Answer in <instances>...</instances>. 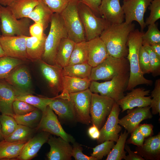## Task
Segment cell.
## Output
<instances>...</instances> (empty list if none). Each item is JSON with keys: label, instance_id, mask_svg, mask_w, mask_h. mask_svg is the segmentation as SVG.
Listing matches in <instances>:
<instances>
[{"label": "cell", "instance_id": "cell-1", "mask_svg": "<svg viewBox=\"0 0 160 160\" xmlns=\"http://www.w3.org/2000/svg\"><path fill=\"white\" fill-rule=\"evenodd\" d=\"M135 28L134 24L123 22L110 24L103 31L99 37L104 43L109 55L116 58L127 56L129 36Z\"/></svg>", "mask_w": 160, "mask_h": 160}, {"label": "cell", "instance_id": "cell-2", "mask_svg": "<svg viewBox=\"0 0 160 160\" xmlns=\"http://www.w3.org/2000/svg\"><path fill=\"white\" fill-rule=\"evenodd\" d=\"M143 33L137 29L132 31L129 36L127 59L129 64V76L127 90H131L140 85H151L153 84L152 80L145 77L139 65L138 56L140 47L143 45Z\"/></svg>", "mask_w": 160, "mask_h": 160}, {"label": "cell", "instance_id": "cell-3", "mask_svg": "<svg viewBox=\"0 0 160 160\" xmlns=\"http://www.w3.org/2000/svg\"><path fill=\"white\" fill-rule=\"evenodd\" d=\"M49 33L46 37L41 60L51 65H55L57 50L61 40L68 37L63 19L60 14L54 13L50 21Z\"/></svg>", "mask_w": 160, "mask_h": 160}, {"label": "cell", "instance_id": "cell-4", "mask_svg": "<svg viewBox=\"0 0 160 160\" xmlns=\"http://www.w3.org/2000/svg\"><path fill=\"white\" fill-rule=\"evenodd\" d=\"M129 72V66L127 59L109 55L99 64L92 68L89 78L91 81H108Z\"/></svg>", "mask_w": 160, "mask_h": 160}, {"label": "cell", "instance_id": "cell-5", "mask_svg": "<svg viewBox=\"0 0 160 160\" xmlns=\"http://www.w3.org/2000/svg\"><path fill=\"white\" fill-rule=\"evenodd\" d=\"M78 0H70L60 14L68 37L75 43L87 41L84 28L78 9Z\"/></svg>", "mask_w": 160, "mask_h": 160}, {"label": "cell", "instance_id": "cell-6", "mask_svg": "<svg viewBox=\"0 0 160 160\" xmlns=\"http://www.w3.org/2000/svg\"><path fill=\"white\" fill-rule=\"evenodd\" d=\"M129 72L116 76L103 82L91 81L89 89L92 93L110 97L116 102L124 96L127 90Z\"/></svg>", "mask_w": 160, "mask_h": 160}, {"label": "cell", "instance_id": "cell-7", "mask_svg": "<svg viewBox=\"0 0 160 160\" xmlns=\"http://www.w3.org/2000/svg\"><path fill=\"white\" fill-rule=\"evenodd\" d=\"M31 20L28 17L17 19L8 6L0 5V29L2 36H30Z\"/></svg>", "mask_w": 160, "mask_h": 160}, {"label": "cell", "instance_id": "cell-8", "mask_svg": "<svg viewBox=\"0 0 160 160\" xmlns=\"http://www.w3.org/2000/svg\"><path fill=\"white\" fill-rule=\"evenodd\" d=\"M79 14L85 30L87 41L99 37L110 25L103 18L100 17L85 4L79 2Z\"/></svg>", "mask_w": 160, "mask_h": 160}, {"label": "cell", "instance_id": "cell-9", "mask_svg": "<svg viewBox=\"0 0 160 160\" xmlns=\"http://www.w3.org/2000/svg\"><path fill=\"white\" fill-rule=\"evenodd\" d=\"M92 93L88 88L69 94L67 99L72 105L76 121L88 125L91 123L90 110Z\"/></svg>", "mask_w": 160, "mask_h": 160}, {"label": "cell", "instance_id": "cell-10", "mask_svg": "<svg viewBox=\"0 0 160 160\" xmlns=\"http://www.w3.org/2000/svg\"><path fill=\"white\" fill-rule=\"evenodd\" d=\"M116 102L110 97L92 93L90 110L92 124L100 129L104 125Z\"/></svg>", "mask_w": 160, "mask_h": 160}, {"label": "cell", "instance_id": "cell-11", "mask_svg": "<svg viewBox=\"0 0 160 160\" xmlns=\"http://www.w3.org/2000/svg\"><path fill=\"white\" fill-rule=\"evenodd\" d=\"M4 79L12 87L17 96L33 93L31 76L24 64L15 68Z\"/></svg>", "mask_w": 160, "mask_h": 160}, {"label": "cell", "instance_id": "cell-12", "mask_svg": "<svg viewBox=\"0 0 160 160\" xmlns=\"http://www.w3.org/2000/svg\"><path fill=\"white\" fill-rule=\"evenodd\" d=\"M153 0H126L123 1L122 6L124 15L125 22L132 23L135 21L139 24L141 31L146 25L144 20V15Z\"/></svg>", "mask_w": 160, "mask_h": 160}, {"label": "cell", "instance_id": "cell-13", "mask_svg": "<svg viewBox=\"0 0 160 160\" xmlns=\"http://www.w3.org/2000/svg\"><path fill=\"white\" fill-rule=\"evenodd\" d=\"M36 129L38 131H45L61 137L69 143H73L75 142L73 136L64 131L57 116L48 105L43 112L41 120Z\"/></svg>", "mask_w": 160, "mask_h": 160}, {"label": "cell", "instance_id": "cell-14", "mask_svg": "<svg viewBox=\"0 0 160 160\" xmlns=\"http://www.w3.org/2000/svg\"><path fill=\"white\" fill-rule=\"evenodd\" d=\"M27 36H1L0 37V43L5 56L30 61L26 51Z\"/></svg>", "mask_w": 160, "mask_h": 160}, {"label": "cell", "instance_id": "cell-15", "mask_svg": "<svg viewBox=\"0 0 160 160\" xmlns=\"http://www.w3.org/2000/svg\"><path fill=\"white\" fill-rule=\"evenodd\" d=\"M120 111V107L116 102L106 121L100 129V136L97 140L98 144L107 140L117 141L119 137V133L122 129V127L119 124V116Z\"/></svg>", "mask_w": 160, "mask_h": 160}, {"label": "cell", "instance_id": "cell-16", "mask_svg": "<svg viewBox=\"0 0 160 160\" xmlns=\"http://www.w3.org/2000/svg\"><path fill=\"white\" fill-rule=\"evenodd\" d=\"M126 96L116 102L122 109V112L135 107H143L150 106L151 100L149 95L150 90L145 88H134Z\"/></svg>", "mask_w": 160, "mask_h": 160}, {"label": "cell", "instance_id": "cell-17", "mask_svg": "<svg viewBox=\"0 0 160 160\" xmlns=\"http://www.w3.org/2000/svg\"><path fill=\"white\" fill-rule=\"evenodd\" d=\"M38 62L42 74L47 81L52 93L55 97L57 96L62 90V68L56 65L48 64L41 59Z\"/></svg>", "mask_w": 160, "mask_h": 160}, {"label": "cell", "instance_id": "cell-18", "mask_svg": "<svg viewBox=\"0 0 160 160\" xmlns=\"http://www.w3.org/2000/svg\"><path fill=\"white\" fill-rule=\"evenodd\" d=\"M150 106L127 110V114L119 119V124L123 127L129 133L131 132L143 120L152 117Z\"/></svg>", "mask_w": 160, "mask_h": 160}, {"label": "cell", "instance_id": "cell-19", "mask_svg": "<svg viewBox=\"0 0 160 160\" xmlns=\"http://www.w3.org/2000/svg\"><path fill=\"white\" fill-rule=\"evenodd\" d=\"M50 150L47 156L49 160L71 159L72 146L62 137L50 135L47 142Z\"/></svg>", "mask_w": 160, "mask_h": 160}, {"label": "cell", "instance_id": "cell-20", "mask_svg": "<svg viewBox=\"0 0 160 160\" xmlns=\"http://www.w3.org/2000/svg\"><path fill=\"white\" fill-rule=\"evenodd\" d=\"M50 135L47 132L38 131L25 143L16 160H30L34 158L43 145L47 142Z\"/></svg>", "mask_w": 160, "mask_h": 160}, {"label": "cell", "instance_id": "cell-21", "mask_svg": "<svg viewBox=\"0 0 160 160\" xmlns=\"http://www.w3.org/2000/svg\"><path fill=\"white\" fill-rule=\"evenodd\" d=\"M99 11L100 15L110 24L124 21V15L120 0H102Z\"/></svg>", "mask_w": 160, "mask_h": 160}, {"label": "cell", "instance_id": "cell-22", "mask_svg": "<svg viewBox=\"0 0 160 160\" xmlns=\"http://www.w3.org/2000/svg\"><path fill=\"white\" fill-rule=\"evenodd\" d=\"M88 63L92 67L103 61L109 55L106 46L100 37L87 41Z\"/></svg>", "mask_w": 160, "mask_h": 160}, {"label": "cell", "instance_id": "cell-23", "mask_svg": "<svg viewBox=\"0 0 160 160\" xmlns=\"http://www.w3.org/2000/svg\"><path fill=\"white\" fill-rule=\"evenodd\" d=\"M91 82L88 78H79L63 76L62 92L55 97L67 99L70 93L83 91L88 89Z\"/></svg>", "mask_w": 160, "mask_h": 160}, {"label": "cell", "instance_id": "cell-24", "mask_svg": "<svg viewBox=\"0 0 160 160\" xmlns=\"http://www.w3.org/2000/svg\"><path fill=\"white\" fill-rule=\"evenodd\" d=\"M17 96L12 87L4 79L0 80V112L13 116V102Z\"/></svg>", "mask_w": 160, "mask_h": 160}, {"label": "cell", "instance_id": "cell-25", "mask_svg": "<svg viewBox=\"0 0 160 160\" xmlns=\"http://www.w3.org/2000/svg\"><path fill=\"white\" fill-rule=\"evenodd\" d=\"M136 152L145 159L158 160L160 155V133L151 136L144 140L142 146L137 147Z\"/></svg>", "mask_w": 160, "mask_h": 160}, {"label": "cell", "instance_id": "cell-26", "mask_svg": "<svg viewBox=\"0 0 160 160\" xmlns=\"http://www.w3.org/2000/svg\"><path fill=\"white\" fill-rule=\"evenodd\" d=\"M48 106L60 120L65 121H76L72 107L67 99L54 97Z\"/></svg>", "mask_w": 160, "mask_h": 160}, {"label": "cell", "instance_id": "cell-27", "mask_svg": "<svg viewBox=\"0 0 160 160\" xmlns=\"http://www.w3.org/2000/svg\"><path fill=\"white\" fill-rule=\"evenodd\" d=\"M46 37L44 33L41 38L31 36L26 37V51L30 61L38 62L41 59L44 52Z\"/></svg>", "mask_w": 160, "mask_h": 160}, {"label": "cell", "instance_id": "cell-28", "mask_svg": "<svg viewBox=\"0 0 160 160\" xmlns=\"http://www.w3.org/2000/svg\"><path fill=\"white\" fill-rule=\"evenodd\" d=\"M75 43L68 37L63 39L58 47L55 59V65L61 68L68 65Z\"/></svg>", "mask_w": 160, "mask_h": 160}, {"label": "cell", "instance_id": "cell-29", "mask_svg": "<svg viewBox=\"0 0 160 160\" xmlns=\"http://www.w3.org/2000/svg\"><path fill=\"white\" fill-rule=\"evenodd\" d=\"M54 13L49 7L41 0H39L28 17L41 25L45 30L50 23Z\"/></svg>", "mask_w": 160, "mask_h": 160}, {"label": "cell", "instance_id": "cell-30", "mask_svg": "<svg viewBox=\"0 0 160 160\" xmlns=\"http://www.w3.org/2000/svg\"><path fill=\"white\" fill-rule=\"evenodd\" d=\"M28 141L10 142L0 141V160H16Z\"/></svg>", "mask_w": 160, "mask_h": 160}, {"label": "cell", "instance_id": "cell-31", "mask_svg": "<svg viewBox=\"0 0 160 160\" xmlns=\"http://www.w3.org/2000/svg\"><path fill=\"white\" fill-rule=\"evenodd\" d=\"M39 0H17L8 6L15 18L28 17Z\"/></svg>", "mask_w": 160, "mask_h": 160}, {"label": "cell", "instance_id": "cell-32", "mask_svg": "<svg viewBox=\"0 0 160 160\" xmlns=\"http://www.w3.org/2000/svg\"><path fill=\"white\" fill-rule=\"evenodd\" d=\"M92 67L88 63L68 65L62 68L63 76L79 78H89Z\"/></svg>", "mask_w": 160, "mask_h": 160}, {"label": "cell", "instance_id": "cell-33", "mask_svg": "<svg viewBox=\"0 0 160 160\" xmlns=\"http://www.w3.org/2000/svg\"><path fill=\"white\" fill-rule=\"evenodd\" d=\"M88 60L87 41L75 43L68 65L88 63Z\"/></svg>", "mask_w": 160, "mask_h": 160}, {"label": "cell", "instance_id": "cell-34", "mask_svg": "<svg viewBox=\"0 0 160 160\" xmlns=\"http://www.w3.org/2000/svg\"><path fill=\"white\" fill-rule=\"evenodd\" d=\"M42 113L41 110L36 108L27 114L23 115H14L13 117L18 124L34 128L39 125Z\"/></svg>", "mask_w": 160, "mask_h": 160}, {"label": "cell", "instance_id": "cell-35", "mask_svg": "<svg viewBox=\"0 0 160 160\" xmlns=\"http://www.w3.org/2000/svg\"><path fill=\"white\" fill-rule=\"evenodd\" d=\"M129 133L126 130L121 133L116 143L108 155L106 160H121L125 158L126 152L124 150V146Z\"/></svg>", "mask_w": 160, "mask_h": 160}, {"label": "cell", "instance_id": "cell-36", "mask_svg": "<svg viewBox=\"0 0 160 160\" xmlns=\"http://www.w3.org/2000/svg\"><path fill=\"white\" fill-rule=\"evenodd\" d=\"M27 61L6 56L0 57V80L4 79L15 68Z\"/></svg>", "mask_w": 160, "mask_h": 160}, {"label": "cell", "instance_id": "cell-37", "mask_svg": "<svg viewBox=\"0 0 160 160\" xmlns=\"http://www.w3.org/2000/svg\"><path fill=\"white\" fill-rule=\"evenodd\" d=\"M37 131L36 128H33L18 124L16 130L4 140L10 142L28 141L34 136Z\"/></svg>", "mask_w": 160, "mask_h": 160}, {"label": "cell", "instance_id": "cell-38", "mask_svg": "<svg viewBox=\"0 0 160 160\" xmlns=\"http://www.w3.org/2000/svg\"><path fill=\"white\" fill-rule=\"evenodd\" d=\"M53 99L54 97H42L32 94H28L17 96L15 100L25 102L40 110L43 112Z\"/></svg>", "mask_w": 160, "mask_h": 160}, {"label": "cell", "instance_id": "cell-39", "mask_svg": "<svg viewBox=\"0 0 160 160\" xmlns=\"http://www.w3.org/2000/svg\"><path fill=\"white\" fill-rule=\"evenodd\" d=\"M0 122L4 139L16 130L18 125L13 116L5 114L0 115Z\"/></svg>", "mask_w": 160, "mask_h": 160}, {"label": "cell", "instance_id": "cell-40", "mask_svg": "<svg viewBox=\"0 0 160 160\" xmlns=\"http://www.w3.org/2000/svg\"><path fill=\"white\" fill-rule=\"evenodd\" d=\"M143 43L150 46L160 43V31L155 23L148 25L147 31L143 33L142 36Z\"/></svg>", "mask_w": 160, "mask_h": 160}, {"label": "cell", "instance_id": "cell-41", "mask_svg": "<svg viewBox=\"0 0 160 160\" xmlns=\"http://www.w3.org/2000/svg\"><path fill=\"white\" fill-rule=\"evenodd\" d=\"M114 142L107 140L104 141L92 148L91 156L97 160H101L103 157L108 155L114 145Z\"/></svg>", "mask_w": 160, "mask_h": 160}, {"label": "cell", "instance_id": "cell-42", "mask_svg": "<svg viewBox=\"0 0 160 160\" xmlns=\"http://www.w3.org/2000/svg\"><path fill=\"white\" fill-rule=\"evenodd\" d=\"M143 45L148 53L149 56L151 72L153 76L156 77L160 75V57L153 51L150 46L145 43Z\"/></svg>", "mask_w": 160, "mask_h": 160}, {"label": "cell", "instance_id": "cell-43", "mask_svg": "<svg viewBox=\"0 0 160 160\" xmlns=\"http://www.w3.org/2000/svg\"><path fill=\"white\" fill-rule=\"evenodd\" d=\"M151 99L150 106L152 109V114H160V79H157L154 87L151 92Z\"/></svg>", "mask_w": 160, "mask_h": 160}, {"label": "cell", "instance_id": "cell-44", "mask_svg": "<svg viewBox=\"0 0 160 160\" xmlns=\"http://www.w3.org/2000/svg\"><path fill=\"white\" fill-rule=\"evenodd\" d=\"M139 67L144 75L151 73V69L149 54L142 45L140 47L138 56Z\"/></svg>", "mask_w": 160, "mask_h": 160}, {"label": "cell", "instance_id": "cell-45", "mask_svg": "<svg viewBox=\"0 0 160 160\" xmlns=\"http://www.w3.org/2000/svg\"><path fill=\"white\" fill-rule=\"evenodd\" d=\"M148 8L150 13L145 22L146 25L155 23L160 18V0H153Z\"/></svg>", "mask_w": 160, "mask_h": 160}, {"label": "cell", "instance_id": "cell-46", "mask_svg": "<svg viewBox=\"0 0 160 160\" xmlns=\"http://www.w3.org/2000/svg\"><path fill=\"white\" fill-rule=\"evenodd\" d=\"M12 108L15 115H23L32 111L36 108L25 102L15 100L13 103Z\"/></svg>", "mask_w": 160, "mask_h": 160}, {"label": "cell", "instance_id": "cell-47", "mask_svg": "<svg viewBox=\"0 0 160 160\" xmlns=\"http://www.w3.org/2000/svg\"><path fill=\"white\" fill-rule=\"evenodd\" d=\"M53 13L60 14L67 6L70 0H41Z\"/></svg>", "mask_w": 160, "mask_h": 160}, {"label": "cell", "instance_id": "cell-48", "mask_svg": "<svg viewBox=\"0 0 160 160\" xmlns=\"http://www.w3.org/2000/svg\"><path fill=\"white\" fill-rule=\"evenodd\" d=\"M145 137L140 131L138 126L131 133V136L127 140V144H132L137 147L142 146L145 140Z\"/></svg>", "mask_w": 160, "mask_h": 160}, {"label": "cell", "instance_id": "cell-49", "mask_svg": "<svg viewBox=\"0 0 160 160\" xmlns=\"http://www.w3.org/2000/svg\"><path fill=\"white\" fill-rule=\"evenodd\" d=\"M72 152V156L76 160H97L92 156H88L82 152V148L78 143L74 142L73 143Z\"/></svg>", "mask_w": 160, "mask_h": 160}, {"label": "cell", "instance_id": "cell-50", "mask_svg": "<svg viewBox=\"0 0 160 160\" xmlns=\"http://www.w3.org/2000/svg\"><path fill=\"white\" fill-rule=\"evenodd\" d=\"M44 31L43 26L41 24L34 23L29 27L30 36L38 38H41L44 34Z\"/></svg>", "mask_w": 160, "mask_h": 160}, {"label": "cell", "instance_id": "cell-51", "mask_svg": "<svg viewBox=\"0 0 160 160\" xmlns=\"http://www.w3.org/2000/svg\"><path fill=\"white\" fill-rule=\"evenodd\" d=\"M79 2L82 3L89 8L92 12L97 16L100 15L99 8L102 0H78Z\"/></svg>", "mask_w": 160, "mask_h": 160}, {"label": "cell", "instance_id": "cell-52", "mask_svg": "<svg viewBox=\"0 0 160 160\" xmlns=\"http://www.w3.org/2000/svg\"><path fill=\"white\" fill-rule=\"evenodd\" d=\"M139 129L145 138L152 136L153 135V125L151 124H139Z\"/></svg>", "mask_w": 160, "mask_h": 160}, {"label": "cell", "instance_id": "cell-53", "mask_svg": "<svg viewBox=\"0 0 160 160\" xmlns=\"http://www.w3.org/2000/svg\"><path fill=\"white\" fill-rule=\"evenodd\" d=\"M124 148L128 153V155L126 156L124 159L125 160H144L145 159L136 152L131 151L129 146L125 145Z\"/></svg>", "mask_w": 160, "mask_h": 160}, {"label": "cell", "instance_id": "cell-54", "mask_svg": "<svg viewBox=\"0 0 160 160\" xmlns=\"http://www.w3.org/2000/svg\"><path fill=\"white\" fill-rule=\"evenodd\" d=\"M87 132L89 136L93 140H97L100 137V129L94 124L89 128Z\"/></svg>", "mask_w": 160, "mask_h": 160}, {"label": "cell", "instance_id": "cell-55", "mask_svg": "<svg viewBox=\"0 0 160 160\" xmlns=\"http://www.w3.org/2000/svg\"><path fill=\"white\" fill-rule=\"evenodd\" d=\"M150 46L155 53L160 57V43L153 44Z\"/></svg>", "mask_w": 160, "mask_h": 160}, {"label": "cell", "instance_id": "cell-56", "mask_svg": "<svg viewBox=\"0 0 160 160\" xmlns=\"http://www.w3.org/2000/svg\"><path fill=\"white\" fill-rule=\"evenodd\" d=\"M17 0H0V5L4 6H9Z\"/></svg>", "mask_w": 160, "mask_h": 160}, {"label": "cell", "instance_id": "cell-57", "mask_svg": "<svg viewBox=\"0 0 160 160\" xmlns=\"http://www.w3.org/2000/svg\"><path fill=\"white\" fill-rule=\"evenodd\" d=\"M5 56V53L0 43V57Z\"/></svg>", "mask_w": 160, "mask_h": 160}, {"label": "cell", "instance_id": "cell-58", "mask_svg": "<svg viewBox=\"0 0 160 160\" xmlns=\"http://www.w3.org/2000/svg\"><path fill=\"white\" fill-rule=\"evenodd\" d=\"M4 140V139L1 131V125L0 122V141H1Z\"/></svg>", "mask_w": 160, "mask_h": 160}, {"label": "cell", "instance_id": "cell-59", "mask_svg": "<svg viewBox=\"0 0 160 160\" xmlns=\"http://www.w3.org/2000/svg\"><path fill=\"white\" fill-rule=\"evenodd\" d=\"M1 35L0 34V37L1 36Z\"/></svg>", "mask_w": 160, "mask_h": 160}, {"label": "cell", "instance_id": "cell-60", "mask_svg": "<svg viewBox=\"0 0 160 160\" xmlns=\"http://www.w3.org/2000/svg\"><path fill=\"white\" fill-rule=\"evenodd\" d=\"M126 0H123V1Z\"/></svg>", "mask_w": 160, "mask_h": 160}]
</instances>
